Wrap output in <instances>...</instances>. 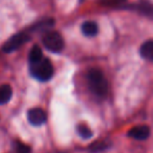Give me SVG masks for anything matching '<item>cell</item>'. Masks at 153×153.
Masks as SVG:
<instances>
[{
	"instance_id": "obj_1",
	"label": "cell",
	"mask_w": 153,
	"mask_h": 153,
	"mask_svg": "<svg viewBox=\"0 0 153 153\" xmlns=\"http://www.w3.org/2000/svg\"><path fill=\"white\" fill-rule=\"evenodd\" d=\"M88 84L91 92L97 97L104 98L108 92V84L104 74L99 69H91L87 74Z\"/></svg>"
},
{
	"instance_id": "obj_2",
	"label": "cell",
	"mask_w": 153,
	"mask_h": 153,
	"mask_svg": "<svg viewBox=\"0 0 153 153\" xmlns=\"http://www.w3.org/2000/svg\"><path fill=\"white\" fill-rule=\"evenodd\" d=\"M30 68L33 76L39 81H48L53 74V67L46 58H42L36 63L30 64Z\"/></svg>"
},
{
	"instance_id": "obj_3",
	"label": "cell",
	"mask_w": 153,
	"mask_h": 153,
	"mask_svg": "<svg viewBox=\"0 0 153 153\" xmlns=\"http://www.w3.org/2000/svg\"><path fill=\"white\" fill-rule=\"evenodd\" d=\"M42 42L48 51L53 53H59L64 48V39L58 32L51 30L44 34L42 37Z\"/></svg>"
},
{
	"instance_id": "obj_4",
	"label": "cell",
	"mask_w": 153,
	"mask_h": 153,
	"mask_svg": "<svg viewBox=\"0 0 153 153\" xmlns=\"http://www.w3.org/2000/svg\"><path fill=\"white\" fill-rule=\"evenodd\" d=\"M28 40H30L28 34H26V33H18V34H16L15 36H13L11 39H9L5 42L2 49L5 53H12V51L19 48L20 46H22Z\"/></svg>"
},
{
	"instance_id": "obj_5",
	"label": "cell",
	"mask_w": 153,
	"mask_h": 153,
	"mask_svg": "<svg viewBox=\"0 0 153 153\" xmlns=\"http://www.w3.org/2000/svg\"><path fill=\"white\" fill-rule=\"evenodd\" d=\"M27 119L34 126H41L46 122L47 114L42 108H33L27 112Z\"/></svg>"
},
{
	"instance_id": "obj_6",
	"label": "cell",
	"mask_w": 153,
	"mask_h": 153,
	"mask_svg": "<svg viewBox=\"0 0 153 153\" xmlns=\"http://www.w3.org/2000/svg\"><path fill=\"white\" fill-rule=\"evenodd\" d=\"M128 135L137 140H147L149 137V135H150V128L146 125L134 126L133 128H131L128 131Z\"/></svg>"
},
{
	"instance_id": "obj_7",
	"label": "cell",
	"mask_w": 153,
	"mask_h": 153,
	"mask_svg": "<svg viewBox=\"0 0 153 153\" xmlns=\"http://www.w3.org/2000/svg\"><path fill=\"white\" fill-rule=\"evenodd\" d=\"M140 56L143 59L147 60V61H152L153 60V41L148 40L145 42L140 47Z\"/></svg>"
},
{
	"instance_id": "obj_8",
	"label": "cell",
	"mask_w": 153,
	"mask_h": 153,
	"mask_svg": "<svg viewBox=\"0 0 153 153\" xmlns=\"http://www.w3.org/2000/svg\"><path fill=\"white\" fill-rule=\"evenodd\" d=\"M82 33L87 37H94L98 34L99 27L94 21H85L82 24Z\"/></svg>"
},
{
	"instance_id": "obj_9",
	"label": "cell",
	"mask_w": 153,
	"mask_h": 153,
	"mask_svg": "<svg viewBox=\"0 0 153 153\" xmlns=\"http://www.w3.org/2000/svg\"><path fill=\"white\" fill-rule=\"evenodd\" d=\"M13 90L11 86L4 84V85L0 86V104H7L12 98Z\"/></svg>"
},
{
	"instance_id": "obj_10",
	"label": "cell",
	"mask_w": 153,
	"mask_h": 153,
	"mask_svg": "<svg viewBox=\"0 0 153 153\" xmlns=\"http://www.w3.org/2000/svg\"><path fill=\"white\" fill-rule=\"evenodd\" d=\"M43 58V53H42V49L38 46V45H35L33 46V48L30 49V55H28V61L30 64L36 63L39 60H41Z\"/></svg>"
},
{
	"instance_id": "obj_11",
	"label": "cell",
	"mask_w": 153,
	"mask_h": 153,
	"mask_svg": "<svg viewBox=\"0 0 153 153\" xmlns=\"http://www.w3.org/2000/svg\"><path fill=\"white\" fill-rule=\"evenodd\" d=\"M76 131H78L79 135L81 136L82 138L88 140V138L92 137V131L85 125H79L76 127Z\"/></svg>"
},
{
	"instance_id": "obj_12",
	"label": "cell",
	"mask_w": 153,
	"mask_h": 153,
	"mask_svg": "<svg viewBox=\"0 0 153 153\" xmlns=\"http://www.w3.org/2000/svg\"><path fill=\"white\" fill-rule=\"evenodd\" d=\"M16 153H30V148L27 145H24L22 143H16L15 145Z\"/></svg>"
}]
</instances>
